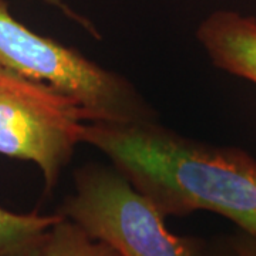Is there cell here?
Segmentation results:
<instances>
[{"label": "cell", "instance_id": "2", "mask_svg": "<svg viewBox=\"0 0 256 256\" xmlns=\"http://www.w3.org/2000/svg\"><path fill=\"white\" fill-rule=\"evenodd\" d=\"M0 64L74 98L94 121H156L154 108L132 82L73 47L26 28L13 18L6 0H0Z\"/></svg>", "mask_w": 256, "mask_h": 256}, {"label": "cell", "instance_id": "6", "mask_svg": "<svg viewBox=\"0 0 256 256\" xmlns=\"http://www.w3.org/2000/svg\"><path fill=\"white\" fill-rule=\"evenodd\" d=\"M62 214H14L0 206V256H34Z\"/></svg>", "mask_w": 256, "mask_h": 256}, {"label": "cell", "instance_id": "5", "mask_svg": "<svg viewBox=\"0 0 256 256\" xmlns=\"http://www.w3.org/2000/svg\"><path fill=\"white\" fill-rule=\"evenodd\" d=\"M196 38L215 67L256 84V18L234 10L210 13Z\"/></svg>", "mask_w": 256, "mask_h": 256}, {"label": "cell", "instance_id": "1", "mask_svg": "<svg viewBox=\"0 0 256 256\" xmlns=\"http://www.w3.org/2000/svg\"><path fill=\"white\" fill-rule=\"evenodd\" d=\"M84 144L107 156L165 218L206 210L256 239V160L245 151L184 137L156 121H88Z\"/></svg>", "mask_w": 256, "mask_h": 256}, {"label": "cell", "instance_id": "7", "mask_svg": "<svg viewBox=\"0 0 256 256\" xmlns=\"http://www.w3.org/2000/svg\"><path fill=\"white\" fill-rule=\"evenodd\" d=\"M60 214V212H58ZM34 256H120L107 244L87 235L77 224L62 218L48 230Z\"/></svg>", "mask_w": 256, "mask_h": 256}, {"label": "cell", "instance_id": "4", "mask_svg": "<svg viewBox=\"0 0 256 256\" xmlns=\"http://www.w3.org/2000/svg\"><path fill=\"white\" fill-rule=\"evenodd\" d=\"M88 121L74 98L0 64V154L36 165L47 192L84 144Z\"/></svg>", "mask_w": 256, "mask_h": 256}, {"label": "cell", "instance_id": "8", "mask_svg": "<svg viewBox=\"0 0 256 256\" xmlns=\"http://www.w3.org/2000/svg\"><path fill=\"white\" fill-rule=\"evenodd\" d=\"M228 242L235 256H256V239L239 230L236 235L229 236Z\"/></svg>", "mask_w": 256, "mask_h": 256}, {"label": "cell", "instance_id": "9", "mask_svg": "<svg viewBox=\"0 0 256 256\" xmlns=\"http://www.w3.org/2000/svg\"><path fill=\"white\" fill-rule=\"evenodd\" d=\"M42 2H44L47 4H50V6H54L57 9L63 10V13H66V16H68V18H72L76 22H78L80 24H82V28H86L87 30H90L92 28V24L87 20V18H82V16H78V14H76L73 10L70 9L68 6H67V0H42Z\"/></svg>", "mask_w": 256, "mask_h": 256}, {"label": "cell", "instance_id": "10", "mask_svg": "<svg viewBox=\"0 0 256 256\" xmlns=\"http://www.w3.org/2000/svg\"><path fill=\"white\" fill-rule=\"evenodd\" d=\"M204 256H235L232 248L229 245L228 239H225L222 244L216 245L214 249H208L205 245V250H204Z\"/></svg>", "mask_w": 256, "mask_h": 256}, {"label": "cell", "instance_id": "3", "mask_svg": "<svg viewBox=\"0 0 256 256\" xmlns=\"http://www.w3.org/2000/svg\"><path fill=\"white\" fill-rule=\"evenodd\" d=\"M120 256H204L200 239L170 232L165 216L114 165H82L58 210Z\"/></svg>", "mask_w": 256, "mask_h": 256}]
</instances>
